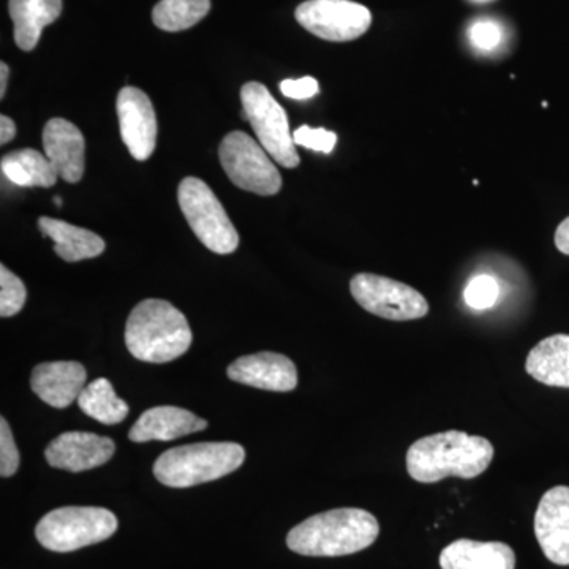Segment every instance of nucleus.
Instances as JSON below:
<instances>
[{"mask_svg":"<svg viewBox=\"0 0 569 569\" xmlns=\"http://www.w3.org/2000/svg\"><path fill=\"white\" fill-rule=\"evenodd\" d=\"M535 535L552 563L569 565V488L557 486L545 493L535 515Z\"/></svg>","mask_w":569,"mask_h":569,"instance_id":"12","label":"nucleus"},{"mask_svg":"<svg viewBox=\"0 0 569 569\" xmlns=\"http://www.w3.org/2000/svg\"><path fill=\"white\" fill-rule=\"evenodd\" d=\"M118 518L97 507H66L48 512L36 527V537L52 552H73L111 538Z\"/></svg>","mask_w":569,"mask_h":569,"instance_id":"5","label":"nucleus"},{"mask_svg":"<svg viewBox=\"0 0 569 569\" xmlns=\"http://www.w3.org/2000/svg\"><path fill=\"white\" fill-rule=\"evenodd\" d=\"M350 290L362 309L385 320H419L429 313V302L425 296L410 284L389 277L356 274L351 279Z\"/></svg>","mask_w":569,"mask_h":569,"instance_id":"9","label":"nucleus"},{"mask_svg":"<svg viewBox=\"0 0 569 569\" xmlns=\"http://www.w3.org/2000/svg\"><path fill=\"white\" fill-rule=\"evenodd\" d=\"M470 41L473 43L475 48L482 51L496 50L498 44H500L501 33L500 26L497 22L482 20L475 22L470 28Z\"/></svg>","mask_w":569,"mask_h":569,"instance_id":"29","label":"nucleus"},{"mask_svg":"<svg viewBox=\"0 0 569 569\" xmlns=\"http://www.w3.org/2000/svg\"><path fill=\"white\" fill-rule=\"evenodd\" d=\"M14 41L22 51L36 50L41 32L62 13V0H10Z\"/></svg>","mask_w":569,"mask_h":569,"instance_id":"19","label":"nucleus"},{"mask_svg":"<svg viewBox=\"0 0 569 569\" xmlns=\"http://www.w3.org/2000/svg\"><path fill=\"white\" fill-rule=\"evenodd\" d=\"M28 298V290L20 277L0 266V317L9 318L21 312Z\"/></svg>","mask_w":569,"mask_h":569,"instance_id":"25","label":"nucleus"},{"mask_svg":"<svg viewBox=\"0 0 569 569\" xmlns=\"http://www.w3.org/2000/svg\"><path fill=\"white\" fill-rule=\"evenodd\" d=\"M44 156L63 181L80 182L84 174V137L77 126L56 118L44 126Z\"/></svg>","mask_w":569,"mask_h":569,"instance_id":"15","label":"nucleus"},{"mask_svg":"<svg viewBox=\"0 0 569 569\" xmlns=\"http://www.w3.org/2000/svg\"><path fill=\"white\" fill-rule=\"evenodd\" d=\"M77 402L82 413L107 426L119 425L129 415L126 400L119 399L107 378H97L89 383Z\"/></svg>","mask_w":569,"mask_h":569,"instance_id":"23","label":"nucleus"},{"mask_svg":"<svg viewBox=\"0 0 569 569\" xmlns=\"http://www.w3.org/2000/svg\"><path fill=\"white\" fill-rule=\"evenodd\" d=\"M241 102L244 108L242 118L250 122L271 159L284 168L298 167L301 159L290 133L287 112L268 88L260 82H247L241 89Z\"/></svg>","mask_w":569,"mask_h":569,"instance_id":"7","label":"nucleus"},{"mask_svg":"<svg viewBox=\"0 0 569 569\" xmlns=\"http://www.w3.org/2000/svg\"><path fill=\"white\" fill-rule=\"evenodd\" d=\"M526 370L539 383L569 388V336L556 335L541 340L530 351Z\"/></svg>","mask_w":569,"mask_h":569,"instance_id":"21","label":"nucleus"},{"mask_svg":"<svg viewBox=\"0 0 569 569\" xmlns=\"http://www.w3.org/2000/svg\"><path fill=\"white\" fill-rule=\"evenodd\" d=\"M9 66L6 62L0 63V97H6L7 81H9Z\"/></svg>","mask_w":569,"mask_h":569,"instance_id":"33","label":"nucleus"},{"mask_svg":"<svg viewBox=\"0 0 569 569\" xmlns=\"http://www.w3.org/2000/svg\"><path fill=\"white\" fill-rule=\"evenodd\" d=\"M556 246L561 253L569 254V217L557 228Z\"/></svg>","mask_w":569,"mask_h":569,"instance_id":"31","label":"nucleus"},{"mask_svg":"<svg viewBox=\"0 0 569 569\" xmlns=\"http://www.w3.org/2000/svg\"><path fill=\"white\" fill-rule=\"evenodd\" d=\"M493 455L488 438L448 430L415 441L408 448L407 471L421 485L448 477L473 479L488 470Z\"/></svg>","mask_w":569,"mask_h":569,"instance_id":"1","label":"nucleus"},{"mask_svg":"<svg viewBox=\"0 0 569 569\" xmlns=\"http://www.w3.org/2000/svg\"><path fill=\"white\" fill-rule=\"evenodd\" d=\"M14 134H17V126H14L10 118L2 116L0 118V142L7 144V142L13 140Z\"/></svg>","mask_w":569,"mask_h":569,"instance_id":"32","label":"nucleus"},{"mask_svg":"<svg viewBox=\"0 0 569 569\" xmlns=\"http://www.w3.org/2000/svg\"><path fill=\"white\" fill-rule=\"evenodd\" d=\"M54 203H56V206H59V208H61V206H62V200H61V198L56 197V198H54Z\"/></svg>","mask_w":569,"mask_h":569,"instance_id":"34","label":"nucleus"},{"mask_svg":"<svg viewBox=\"0 0 569 569\" xmlns=\"http://www.w3.org/2000/svg\"><path fill=\"white\" fill-rule=\"evenodd\" d=\"M2 173L18 187H52L58 173L44 153L36 149H21L2 157Z\"/></svg>","mask_w":569,"mask_h":569,"instance_id":"22","label":"nucleus"},{"mask_svg":"<svg viewBox=\"0 0 569 569\" xmlns=\"http://www.w3.org/2000/svg\"><path fill=\"white\" fill-rule=\"evenodd\" d=\"M179 206L194 236L213 253H233L239 234L211 187L198 178L179 183Z\"/></svg>","mask_w":569,"mask_h":569,"instance_id":"6","label":"nucleus"},{"mask_svg":"<svg viewBox=\"0 0 569 569\" xmlns=\"http://www.w3.org/2000/svg\"><path fill=\"white\" fill-rule=\"evenodd\" d=\"M380 533L366 509L339 508L306 519L288 533L287 546L307 557H342L372 546Z\"/></svg>","mask_w":569,"mask_h":569,"instance_id":"2","label":"nucleus"},{"mask_svg":"<svg viewBox=\"0 0 569 569\" xmlns=\"http://www.w3.org/2000/svg\"><path fill=\"white\" fill-rule=\"evenodd\" d=\"M126 346L140 361L164 365L189 350L192 329L181 310L170 302L146 299L127 320Z\"/></svg>","mask_w":569,"mask_h":569,"instance_id":"3","label":"nucleus"},{"mask_svg":"<svg viewBox=\"0 0 569 569\" xmlns=\"http://www.w3.org/2000/svg\"><path fill=\"white\" fill-rule=\"evenodd\" d=\"M441 569H515L516 553L505 542L458 539L440 553Z\"/></svg>","mask_w":569,"mask_h":569,"instance_id":"18","label":"nucleus"},{"mask_svg":"<svg viewBox=\"0 0 569 569\" xmlns=\"http://www.w3.org/2000/svg\"><path fill=\"white\" fill-rule=\"evenodd\" d=\"M280 91L291 100H307L320 92L318 81L312 77L299 78V80H284L280 82Z\"/></svg>","mask_w":569,"mask_h":569,"instance_id":"30","label":"nucleus"},{"mask_svg":"<svg viewBox=\"0 0 569 569\" xmlns=\"http://www.w3.org/2000/svg\"><path fill=\"white\" fill-rule=\"evenodd\" d=\"M20 468V452L6 418L0 419V475L13 477Z\"/></svg>","mask_w":569,"mask_h":569,"instance_id":"27","label":"nucleus"},{"mask_svg":"<svg viewBox=\"0 0 569 569\" xmlns=\"http://www.w3.org/2000/svg\"><path fill=\"white\" fill-rule=\"evenodd\" d=\"M244 459L241 445L203 441L168 449L153 463V475L168 488H192L233 473Z\"/></svg>","mask_w":569,"mask_h":569,"instance_id":"4","label":"nucleus"},{"mask_svg":"<svg viewBox=\"0 0 569 569\" xmlns=\"http://www.w3.org/2000/svg\"><path fill=\"white\" fill-rule=\"evenodd\" d=\"M119 129L123 144L138 162H144L156 151L157 118L151 99L132 86L118 96Z\"/></svg>","mask_w":569,"mask_h":569,"instance_id":"11","label":"nucleus"},{"mask_svg":"<svg viewBox=\"0 0 569 569\" xmlns=\"http://www.w3.org/2000/svg\"><path fill=\"white\" fill-rule=\"evenodd\" d=\"M230 380L264 391L290 392L298 387V370L287 356L263 351L236 359L227 370Z\"/></svg>","mask_w":569,"mask_h":569,"instance_id":"14","label":"nucleus"},{"mask_svg":"<svg viewBox=\"0 0 569 569\" xmlns=\"http://www.w3.org/2000/svg\"><path fill=\"white\" fill-rule=\"evenodd\" d=\"M114 441L91 432H66L44 451L51 467L80 473L107 463L114 456Z\"/></svg>","mask_w":569,"mask_h":569,"instance_id":"13","label":"nucleus"},{"mask_svg":"<svg viewBox=\"0 0 569 569\" xmlns=\"http://www.w3.org/2000/svg\"><path fill=\"white\" fill-rule=\"evenodd\" d=\"M211 10V0H160L152 11L153 24L167 32L186 31Z\"/></svg>","mask_w":569,"mask_h":569,"instance_id":"24","label":"nucleus"},{"mask_svg":"<svg viewBox=\"0 0 569 569\" xmlns=\"http://www.w3.org/2000/svg\"><path fill=\"white\" fill-rule=\"evenodd\" d=\"M299 24L328 41H351L369 31L372 14L351 0H307L296 9Z\"/></svg>","mask_w":569,"mask_h":569,"instance_id":"10","label":"nucleus"},{"mask_svg":"<svg viewBox=\"0 0 569 569\" xmlns=\"http://www.w3.org/2000/svg\"><path fill=\"white\" fill-rule=\"evenodd\" d=\"M293 140L296 146H302L316 152L331 153L337 144V134L329 130L302 126L293 133Z\"/></svg>","mask_w":569,"mask_h":569,"instance_id":"28","label":"nucleus"},{"mask_svg":"<svg viewBox=\"0 0 569 569\" xmlns=\"http://www.w3.org/2000/svg\"><path fill=\"white\" fill-rule=\"evenodd\" d=\"M498 296H500V287H498L497 280L490 276L475 277L467 284L466 293H463L467 305L477 310L496 306Z\"/></svg>","mask_w":569,"mask_h":569,"instance_id":"26","label":"nucleus"},{"mask_svg":"<svg viewBox=\"0 0 569 569\" xmlns=\"http://www.w3.org/2000/svg\"><path fill=\"white\" fill-rule=\"evenodd\" d=\"M39 227L41 233L48 236L54 242V252L69 263L89 260L104 252V241L99 234L63 222V220L40 217Z\"/></svg>","mask_w":569,"mask_h":569,"instance_id":"20","label":"nucleus"},{"mask_svg":"<svg viewBox=\"0 0 569 569\" xmlns=\"http://www.w3.org/2000/svg\"><path fill=\"white\" fill-rule=\"evenodd\" d=\"M208 427L204 419L198 418L192 411L179 407H156L144 411L130 429L129 438L134 443L146 441H171L176 438L201 432Z\"/></svg>","mask_w":569,"mask_h":569,"instance_id":"17","label":"nucleus"},{"mask_svg":"<svg viewBox=\"0 0 569 569\" xmlns=\"http://www.w3.org/2000/svg\"><path fill=\"white\" fill-rule=\"evenodd\" d=\"M86 378L88 373L80 362H43L33 369L31 388L48 406L67 408L80 397Z\"/></svg>","mask_w":569,"mask_h":569,"instance_id":"16","label":"nucleus"},{"mask_svg":"<svg viewBox=\"0 0 569 569\" xmlns=\"http://www.w3.org/2000/svg\"><path fill=\"white\" fill-rule=\"evenodd\" d=\"M220 163L239 189L272 197L282 189V176L260 142L244 132H231L220 144Z\"/></svg>","mask_w":569,"mask_h":569,"instance_id":"8","label":"nucleus"}]
</instances>
